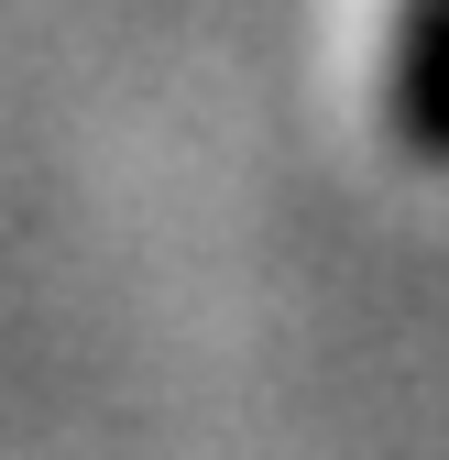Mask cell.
Wrapping results in <instances>:
<instances>
[{"mask_svg": "<svg viewBox=\"0 0 449 460\" xmlns=\"http://www.w3.org/2000/svg\"><path fill=\"white\" fill-rule=\"evenodd\" d=\"M383 132L406 164L449 176V0H395V44H383Z\"/></svg>", "mask_w": 449, "mask_h": 460, "instance_id": "cell-1", "label": "cell"}]
</instances>
